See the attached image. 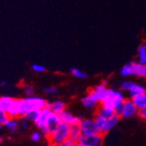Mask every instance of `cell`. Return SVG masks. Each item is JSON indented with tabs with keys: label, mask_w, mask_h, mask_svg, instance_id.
Here are the masks:
<instances>
[{
	"label": "cell",
	"mask_w": 146,
	"mask_h": 146,
	"mask_svg": "<svg viewBox=\"0 0 146 146\" xmlns=\"http://www.w3.org/2000/svg\"><path fill=\"white\" fill-rule=\"evenodd\" d=\"M46 101L39 96H32L19 99V117H23L33 110H41L46 108Z\"/></svg>",
	"instance_id": "6da1fadb"
},
{
	"label": "cell",
	"mask_w": 146,
	"mask_h": 146,
	"mask_svg": "<svg viewBox=\"0 0 146 146\" xmlns=\"http://www.w3.org/2000/svg\"><path fill=\"white\" fill-rule=\"evenodd\" d=\"M70 128L71 126L68 123L61 122V123L58 126V128L52 132L51 136L49 137L48 138L49 143L56 145L64 142L65 140L68 139L69 133H70Z\"/></svg>",
	"instance_id": "7a4b0ae2"
},
{
	"label": "cell",
	"mask_w": 146,
	"mask_h": 146,
	"mask_svg": "<svg viewBox=\"0 0 146 146\" xmlns=\"http://www.w3.org/2000/svg\"><path fill=\"white\" fill-rule=\"evenodd\" d=\"M125 100L126 99L122 91L109 88L104 100L102 102V104L105 106H109V107H111L114 109L116 106L123 103Z\"/></svg>",
	"instance_id": "3957f363"
},
{
	"label": "cell",
	"mask_w": 146,
	"mask_h": 146,
	"mask_svg": "<svg viewBox=\"0 0 146 146\" xmlns=\"http://www.w3.org/2000/svg\"><path fill=\"white\" fill-rule=\"evenodd\" d=\"M95 120L100 130V133L102 135H105L109 133L111 129H113L118 124L119 121H120V116L115 115L113 117L110 119H105L98 115H96Z\"/></svg>",
	"instance_id": "277c9868"
},
{
	"label": "cell",
	"mask_w": 146,
	"mask_h": 146,
	"mask_svg": "<svg viewBox=\"0 0 146 146\" xmlns=\"http://www.w3.org/2000/svg\"><path fill=\"white\" fill-rule=\"evenodd\" d=\"M80 129L82 130V135H98L101 134L100 130L97 127V124L96 123L95 118L90 119H82L81 123L79 124Z\"/></svg>",
	"instance_id": "5b68a950"
},
{
	"label": "cell",
	"mask_w": 146,
	"mask_h": 146,
	"mask_svg": "<svg viewBox=\"0 0 146 146\" xmlns=\"http://www.w3.org/2000/svg\"><path fill=\"white\" fill-rule=\"evenodd\" d=\"M103 141V135H82L78 143L86 146H102Z\"/></svg>",
	"instance_id": "8992f818"
},
{
	"label": "cell",
	"mask_w": 146,
	"mask_h": 146,
	"mask_svg": "<svg viewBox=\"0 0 146 146\" xmlns=\"http://www.w3.org/2000/svg\"><path fill=\"white\" fill-rule=\"evenodd\" d=\"M108 89L109 88H107V86H106L105 83H101V84L95 86L94 88L88 92V95L90 97H92L94 100H96V102L102 103V102L104 100V98L106 96Z\"/></svg>",
	"instance_id": "52a82bcc"
},
{
	"label": "cell",
	"mask_w": 146,
	"mask_h": 146,
	"mask_svg": "<svg viewBox=\"0 0 146 146\" xmlns=\"http://www.w3.org/2000/svg\"><path fill=\"white\" fill-rule=\"evenodd\" d=\"M138 109L135 105L134 102L132 99H126L123 102V112L122 115V117L125 119H129L135 116L138 114Z\"/></svg>",
	"instance_id": "ba28073f"
},
{
	"label": "cell",
	"mask_w": 146,
	"mask_h": 146,
	"mask_svg": "<svg viewBox=\"0 0 146 146\" xmlns=\"http://www.w3.org/2000/svg\"><path fill=\"white\" fill-rule=\"evenodd\" d=\"M51 112H52V110L49 108H44L43 110H39L38 116L37 120L34 123L35 126L38 129H41L46 127L47 120H48V118H49V115H50Z\"/></svg>",
	"instance_id": "9c48e42d"
},
{
	"label": "cell",
	"mask_w": 146,
	"mask_h": 146,
	"mask_svg": "<svg viewBox=\"0 0 146 146\" xmlns=\"http://www.w3.org/2000/svg\"><path fill=\"white\" fill-rule=\"evenodd\" d=\"M60 118H61V121L66 123H68L70 126H74V125H79L80 123L82 121V118L80 116H76L74 115L70 111L66 110L65 111H63L60 115Z\"/></svg>",
	"instance_id": "30bf717a"
},
{
	"label": "cell",
	"mask_w": 146,
	"mask_h": 146,
	"mask_svg": "<svg viewBox=\"0 0 146 146\" xmlns=\"http://www.w3.org/2000/svg\"><path fill=\"white\" fill-rule=\"evenodd\" d=\"M61 122L62 121H61L60 115L54 113V112H51L49 118L47 120V123H46V128L48 129L51 134L58 128V126L61 123Z\"/></svg>",
	"instance_id": "8fae6325"
},
{
	"label": "cell",
	"mask_w": 146,
	"mask_h": 146,
	"mask_svg": "<svg viewBox=\"0 0 146 146\" xmlns=\"http://www.w3.org/2000/svg\"><path fill=\"white\" fill-rule=\"evenodd\" d=\"M115 110L113 108L109 107V106H105V105H101L97 108L96 110V115L105 118V119H110L115 115Z\"/></svg>",
	"instance_id": "7c38bea8"
},
{
	"label": "cell",
	"mask_w": 146,
	"mask_h": 146,
	"mask_svg": "<svg viewBox=\"0 0 146 146\" xmlns=\"http://www.w3.org/2000/svg\"><path fill=\"white\" fill-rule=\"evenodd\" d=\"M82 104L84 108L88 110H94L99 107V102L94 100L92 97H90L88 95H87L82 99Z\"/></svg>",
	"instance_id": "4fadbf2b"
},
{
	"label": "cell",
	"mask_w": 146,
	"mask_h": 146,
	"mask_svg": "<svg viewBox=\"0 0 146 146\" xmlns=\"http://www.w3.org/2000/svg\"><path fill=\"white\" fill-rule=\"evenodd\" d=\"M120 74L123 77H129L135 75V65L134 62H129L125 64L120 70Z\"/></svg>",
	"instance_id": "5bb4252c"
},
{
	"label": "cell",
	"mask_w": 146,
	"mask_h": 146,
	"mask_svg": "<svg viewBox=\"0 0 146 146\" xmlns=\"http://www.w3.org/2000/svg\"><path fill=\"white\" fill-rule=\"evenodd\" d=\"M51 110L52 112L60 115L63 111L66 110V103L60 100H55L51 103Z\"/></svg>",
	"instance_id": "9a60e30c"
},
{
	"label": "cell",
	"mask_w": 146,
	"mask_h": 146,
	"mask_svg": "<svg viewBox=\"0 0 146 146\" xmlns=\"http://www.w3.org/2000/svg\"><path fill=\"white\" fill-rule=\"evenodd\" d=\"M14 99L10 96H2L0 97V110L8 113L11 106L12 105Z\"/></svg>",
	"instance_id": "2e32d148"
},
{
	"label": "cell",
	"mask_w": 146,
	"mask_h": 146,
	"mask_svg": "<svg viewBox=\"0 0 146 146\" xmlns=\"http://www.w3.org/2000/svg\"><path fill=\"white\" fill-rule=\"evenodd\" d=\"M131 99L134 102L135 105L137 106L138 110H141L146 107V92L143 93V94H140Z\"/></svg>",
	"instance_id": "e0dca14e"
},
{
	"label": "cell",
	"mask_w": 146,
	"mask_h": 146,
	"mask_svg": "<svg viewBox=\"0 0 146 146\" xmlns=\"http://www.w3.org/2000/svg\"><path fill=\"white\" fill-rule=\"evenodd\" d=\"M8 114L11 118L19 117V99H14V102L11 106Z\"/></svg>",
	"instance_id": "ac0fdd59"
},
{
	"label": "cell",
	"mask_w": 146,
	"mask_h": 146,
	"mask_svg": "<svg viewBox=\"0 0 146 146\" xmlns=\"http://www.w3.org/2000/svg\"><path fill=\"white\" fill-rule=\"evenodd\" d=\"M82 130L80 129V126L79 125H74V126H71L70 128V133H69V138L75 141V142H78L80 137H82Z\"/></svg>",
	"instance_id": "d6986e66"
},
{
	"label": "cell",
	"mask_w": 146,
	"mask_h": 146,
	"mask_svg": "<svg viewBox=\"0 0 146 146\" xmlns=\"http://www.w3.org/2000/svg\"><path fill=\"white\" fill-rule=\"evenodd\" d=\"M4 126L9 129V131L11 132V133L13 134L19 129V123L16 120V118H10L9 120L5 123V124Z\"/></svg>",
	"instance_id": "ffe728a7"
},
{
	"label": "cell",
	"mask_w": 146,
	"mask_h": 146,
	"mask_svg": "<svg viewBox=\"0 0 146 146\" xmlns=\"http://www.w3.org/2000/svg\"><path fill=\"white\" fill-rule=\"evenodd\" d=\"M146 92V88L141 85V84H137V83H135L134 86L132 87V88L130 89V91L129 92V97L130 98H133L140 94H143V93Z\"/></svg>",
	"instance_id": "44dd1931"
},
{
	"label": "cell",
	"mask_w": 146,
	"mask_h": 146,
	"mask_svg": "<svg viewBox=\"0 0 146 146\" xmlns=\"http://www.w3.org/2000/svg\"><path fill=\"white\" fill-rule=\"evenodd\" d=\"M135 65V75L146 78V64H140L138 62H134Z\"/></svg>",
	"instance_id": "7402d4cb"
},
{
	"label": "cell",
	"mask_w": 146,
	"mask_h": 146,
	"mask_svg": "<svg viewBox=\"0 0 146 146\" xmlns=\"http://www.w3.org/2000/svg\"><path fill=\"white\" fill-rule=\"evenodd\" d=\"M138 63L146 64V44H142L137 49Z\"/></svg>",
	"instance_id": "603a6c76"
},
{
	"label": "cell",
	"mask_w": 146,
	"mask_h": 146,
	"mask_svg": "<svg viewBox=\"0 0 146 146\" xmlns=\"http://www.w3.org/2000/svg\"><path fill=\"white\" fill-rule=\"evenodd\" d=\"M70 73H71V74L74 77H75L77 79H81V80H86V79H88V74L85 72L82 71L81 69H79V68H72L70 69Z\"/></svg>",
	"instance_id": "cb8c5ba5"
},
{
	"label": "cell",
	"mask_w": 146,
	"mask_h": 146,
	"mask_svg": "<svg viewBox=\"0 0 146 146\" xmlns=\"http://www.w3.org/2000/svg\"><path fill=\"white\" fill-rule=\"evenodd\" d=\"M135 82H133L132 81H123L121 84H120V88L122 91H126V92H129L130 89L132 88V87L134 86Z\"/></svg>",
	"instance_id": "d4e9b609"
},
{
	"label": "cell",
	"mask_w": 146,
	"mask_h": 146,
	"mask_svg": "<svg viewBox=\"0 0 146 146\" xmlns=\"http://www.w3.org/2000/svg\"><path fill=\"white\" fill-rule=\"evenodd\" d=\"M38 114H39V110H33V111H31L29 113H27L25 117L26 119H28V120L31 122V123H35V121L37 120V118L38 116Z\"/></svg>",
	"instance_id": "484cf974"
},
{
	"label": "cell",
	"mask_w": 146,
	"mask_h": 146,
	"mask_svg": "<svg viewBox=\"0 0 146 146\" xmlns=\"http://www.w3.org/2000/svg\"><path fill=\"white\" fill-rule=\"evenodd\" d=\"M19 123V126H20L23 129H25V130L28 129L30 128V123H31V122L28 120V119H26L25 116L20 117Z\"/></svg>",
	"instance_id": "4316f807"
},
{
	"label": "cell",
	"mask_w": 146,
	"mask_h": 146,
	"mask_svg": "<svg viewBox=\"0 0 146 146\" xmlns=\"http://www.w3.org/2000/svg\"><path fill=\"white\" fill-rule=\"evenodd\" d=\"M42 137H43V135L40 131H33L31 134V140L35 143L41 141Z\"/></svg>",
	"instance_id": "83f0119b"
},
{
	"label": "cell",
	"mask_w": 146,
	"mask_h": 146,
	"mask_svg": "<svg viewBox=\"0 0 146 146\" xmlns=\"http://www.w3.org/2000/svg\"><path fill=\"white\" fill-rule=\"evenodd\" d=\"M11 117L9 115V114L4 110H0V124L2 125H5V123L9 120Z\"/></svg>",
	"instance_id": "f1b7e54d"
},
{
	"label": "cell",
	"mask_w": 146,
	"mask_h": 146,
	"mask_svg": "<svg viewBox=\"0 0 146 146\" xmlns=\"http://www.w3.org/2000/svg\"><path fill=\"white\" fill-rule=\"evenodd\" d=\"M77 143L78 142H75V141L68 138V139L65 140L64 142H62V143H60L59 144H56V146H76Z\"/></svg>",
	"instance_id": "f546056e"
},
{
	"label": "cell",
	"mask_w": 146,
	"mask_h": 146,
	"mask_svg": "<svg viewBox=\"0 0 146 146\" xmlns=\"http://www.w3.org/2000/svg\"><path fill=\"white\" fill-rule=\"evenodd\" d=\"M32 68L34 72L37 73H44L46 71V68L42 65H39V64H33L32 66Z\"/></svg>",
	"instance_id": "4dcf8cb0"
},
{
	"label": "cell",
	"mask_w": 146,
	"mask_h": 146,
	"mask_svg": "<svg viewBox=\"0 0 146 146\" xmlns=\"http://www.w3.org/2000/svg\"><path fill=\"white\" fill-rule=\"evenodd\" d=\"M114 110H115V114L118 116H122L123 115V103L120 104L116 106L115 108H114Z\"/></svg>",
	"instance_id": "1f68e13d"
},
{
	"label": "cell",
	"mask_w": 146,
	"mask_h": 146,
	"mask_svg": "<svg viewBox=\"0 0 146 146\" xmlns=\"http://www.w3.org/2000/svg\"><path fill=\"white\" fill-rule=\"evenodd\" d=\"M44 92L46 94H49V95H54V94H56L58 92V89L54 87H47V88H44Z\"/></svg>",
	"instance_id": "d6a6232c"
},
{
	"label": "cell",
	"mask_w": 146,
	"mask_h": 146,
	"mask_svg": "<svg viewBox=\"0 0 146 146\" xmlns=\"http://www.w3.org/2000/svg\"><path fill=\"white\" fill-rule=\"evenodd\" d=\"M143 120L146 121V107L145 108H143L141 110H138V114H137Z\"/></svg>",
	"instance_id": "836d02e7"
},
{
	"label": "cell",
	"mask_w": 146,
	"mask_h": 146,
	"mask_svg": "<svg viewBox=\"0 0 146 146\" xmlns=\"http://www.w3.org/2000/svg\"><path fill=\"white\" fill-rule=\"evenodd\" d=\"M34 93H35V89L33 87H28V88H25V94L27 95L28 96H32L34 95Z\"/></svg>",
	"instance_id": "e575fe53"
},
{
	"label": "cell",
	"mask_w": 146,
	"mask_h": 146,
	"mask_svg": "<svg viewBox=\"0 0 146 146\" xmlns=\"http://www.w3.org/2000/svg\"><path fill=\"white\" fill-rule=\"evenodd\" d=\"M6 83H7L6 81H3V82H1V85H2V86H5V85H6Z\"/></svg>",
	"instance_id": "d590c367"
},
{
	"label": "cell",
	"mask_w": 146,
	"mask_h": 146,
	"mask_svg": "<svg viewBox=\"0 0 146 146\" xmlns=\"http://www.w3.org/2000/svg\"><path fill=\"white\" fill-rule=\"evenodd\" d=\"M3 127H4V125H2V124H0V133H1V132H2Z\"/></svg>",
	"instance_id": "8d00e7d4"
},
{
	"label": "cell",
	"mask_w": 146,
	"mask_h": 146,
	"mask_svg": "<svg viewBox=\"0 0 146 146\" xmlns=\"http://www.w3.org/2000/svg\"><path fill=\"white\" fill-rule=\"evenodd\" d=\"M76 146H86V145H84L82 143H77V145Z\"/></svg>",
	"instance_id": "74e56055"
},
{
	"label": "cell",
	"mask_w": 146,
	"mask_h": 146,
	"mask_svg": "<svg viewBox=\"0 0 146 146\" xmlns=\"http://www.w3.org/2000/svg\"><path fill=\"white\" fill-rule=\"evenodd\" d=\"M3 141H4V138H3L2 137H0V143H2Z\"/></svg>",
	"instance_id": "f35d334b"
},
{
	"label": "cell",
	"mask_w": 146,
	"mask_h": 146,
	"mask_svg": "<svg viewBox=\"0 0 146 146\" xmlns=\"http://www.w3.org/2000/svg\"><path fill=\"white\" fill-rule=\"evenodd\" d=\"M49 146H56V145H55V144H52V143H49Z\"/></svg>",
	"instance_id": "ab89813d"
}]
</instances>
